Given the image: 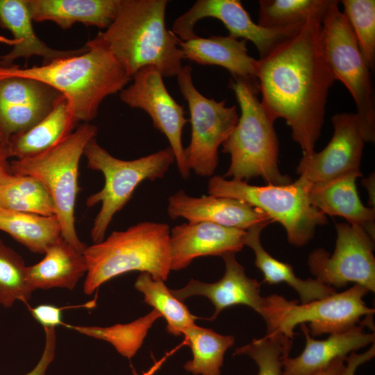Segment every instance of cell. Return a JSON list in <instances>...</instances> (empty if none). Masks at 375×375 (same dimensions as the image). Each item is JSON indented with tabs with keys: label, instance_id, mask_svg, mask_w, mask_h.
<instances>
[{
	"label": "cell",
	"instance_id": "cell-39",
	"mask_svg": "<svg viewBox=\"0 0 375 375\" xmlns=\"http://www.w3.org/2000/svg\"><path fill=\"white\" fill-rule=\"evenodd\" d=\"M375 355V346L362 353L352 352L345 358V368L343 375H355L357 368L362 364L370 360Z\"/></svg>",
	"mask_w": 375,
	"mask_h": 375
},
{
	"label": "cell",
	"instance_id": "cell-31",
	"mask_svg": "<svg viewBox=\"0 0 375 375\" xmlns=\"http://www.w3.org/2000/svg\"><path fill=\"white\" fill-rule=\"evenodd\" d=\"M160 317V314L153 309L147 315L128 324L106 327L73 326L65 323L63 326L81 334L106 341L122 356L131 358L142 346L149 329Z\"/></svg>",
	"mask_w": 375,
	"mask_h": 375
},
{
	"label": "cell",
	"instance_id": "cell-5",
	"mask_svg": "<svg viewBox=\"0 0 375 375\" xmlns=\"http://www.w3.org/2000/svg\"><path fill=\"white\" fill-rule=\"evenodd\" d=\"M169 233L167 224L142 222L87 247L84 293L90 295L106 281L133 271L166 281L171 272Z\"/></svg>",
	"mask_w": 375,
	"mask_h": 375
},
{
	"label": "cell",
	"instance_id": "cell-4",
	"mask_svg": "<svg viewBox=\"0 0 375 375\" xmlns=\"http://www.w3.org/2000/svg\"><path fill=\"white\" fill-rule=\"evenodd\" d=\"M240 108L238 124L222 144V151L231 156V164L224 178L246 181L261 177L270 185L292 182L278 168V141L274 122L267 116L258 98V81L230 80Z\"/></svg>",
	"mask_w": 375,
	"mask_h": 375
},
{
	"label": "cell",
	"instance_id": "cell-26",
	"mask_svg": "<svg viewBox=\"0 0 375 375\" xmlns=\"http://www.w3.org/2000/svg\"><path fill=\"white\" fill-rule=\"evenodd\" d=\"M77 124L67 100L61 94L42 120L30 129L9 138L10 156L21 159L44 151L70 134Z\"/></svg>",
	"mask_w": 375,
	"mask_h": 375
},
{
	"label": "cell",
	"instance_id": "cell-41",
	"mask_svg": "<svg viewBox=\"0 0 375 375\" xmlns=\"http://www.w3.org/2000/svg\"><path fill=\"white\" fill-rule=\"evenodd\" d=\"M345 358H336L328 367L314 375H343L345 368Z\"/></svg>",
	"mask_w": 375,
	"mask_h": 375
},
{
	"label": "cell",
	"instance_id": "cell-38",
	"mask_svg": "<svg viewBox=\"0 0 375 375\" xmlns=\"http://www.w3.org/2000/svg\"><path fill=\"white\" fill-rule=\"evenodd\" d=\"M45 344L42 356L35 367L25 375H45L55 357L56 335L55 328H44Z\"/></svg>",
	"mask_w": 375,
	"mask_h": 375
},
{
	"label": "cell",
	"instance_id": "cell-32",
	"mask_svg": "<svg viewBox=\"0 0 375 375\" xmlns=\"http://www.w3.org/2000/svg\"><path fill=\"white\" fill-rule=\"evenodd\" d=\"M332 0H260L258 24L282 28L302 24L313 17H323Z\"/></svg>",
	"mask_w": 375,
	"mask_h": 375
},
{
	"label": "cell",
	"instance_id": "cell-43",
	"mask_svg": "<svg viewBox=\"0 0 375 375\" xmlns=\"http://www.w3.org/2000/svg\"><path fill=\"white\" fill-rule=\"evenodd\" d=\"M176 351V349L170 351L169 353H167L164 357H162L160 360L156 362L153 365L147 372H144L142 375H153L156 371L158 370V369L162 366V365L164 363V362L167 360V358L170 356V354H172ZM133 375H138L135 372H133Z\"/></svg>",
	"mask_w": 375,
	"mask_h": 375
},
{
	"label": "cell",
	"instance_id": "cell-45",
	"mask_svg": "<svg viewBox=\"0 0 375 375\" xmlns=\"http://www.w3.org/2000/svg\"><path fill=\"white\" fill-rule=\"evenodd\" d=\"M3 68V67L1 66V57H0V74H1V69ZM1 76V75H0Z\"/></svg>",
	"mask_w": 375,
	"mask_h": 375
},
{
	"label": "cell",
	"instance_id": "cell-16",
	"mask_svg": "<svg viewBox=\"0 0 375 375\" xmlns=\"http://www.w3.org/2000/svg\"><path fill=\"white\" fill-rule=\"evenodd\" d=\"M235 253L222 256L225 263V273L215 283H203L192 278L183 288L170 290L172 294L183 301L188 297L200 295L207 297L215 306L212 321L225 308L236 305L250 307L265 320L269 306V296L260 294V283L248 277L244 267L235 259Z\"/></svg>",
	"mask_w": 375,
	"mask_h": 375
},
{
	"label": "cell",
	"instance_id": "cell-30",
	"mask_svg": "<svg viewBox=\"0 0 375 375\" xmlns=\"http://www.w3.org/2000/svg\"><path fill=\"white\" fill-rule=\"evenodd\" d=\"M135 288L144 294V301L165 319L166 330L170 334L181 335L199 319L191 314L183 301L172 294L162 280L154 279L149 273L142 272L139 275Z\"/></svg>",
	"mask_w": 375,
	"mask_h": 375
},
{
	"label": "cell",
	"instance_id": "cell-11",
	"mask_svg": "<svg viewBox=\"0 0 375 375\" xmlns=\"http://www.w3.org/2000/svg\"><path fill=\"white\" fill-rule=\"evenodd\" d=\"M190 65L183 66L176 75L181 94L188 102L191 139L184 148L189 169L199 176L212 177L218 165V149L235 128L239 115L236 106H226L201 94L195 88Z\"/></svg>",
	"mask_w": 375,
	"mask_h": 375
},
{
	"label": "cell",
	"instance_id": "cell-20",
	"mask_svg": "<svg viewBox=\"0 0 375 375\" xmlns=\"http://www.w3.org/2000/svg\"><path fill=\"white\" fill-rule=\"evenodd\" d=\"M358 177L349 174L310 184L309 201L324 215L342 217L349 224L362 228L374 240L375 209L361 202L356 185Z\"/></svg>",
	"mask_w": 375,
	"mask_h": 375
},
{
	"label": "cell",
	"instance_id": "cell-1",
	"mask_svg": "<svg viewBox=\"0 0 375 375\" xmlns=\"http://www.w3.org/2000/svg\"><path fill=\"white\" fill-rule=\"evenodd\" d=\"M322 18L308 19L297 33L256 61L263 109L272 122L286 121L303 155L315 151L335 81L322 47Z\"/></svg>",
	"mask_w": 375,
	"mask_h": 375
},
{
	"label": "cell",
	"instance_id": "cell-27",
	"mask_svg": "<svg viewBox=\"0 0 375 375\" xmlns=\"http://www.w3.org/2000/svg\"><path fill=\"white\" fill-rule=\"evenodd\" d=\"M0 230L37 253L44 254L61 238V226L56 215L44 216L1 208Z\"/></svg>",
	"mask_w": 375,
	"mask_h": 375
},
{
	"label": "cell",
	"instance_id": "cell-34",
	"mask_svg": "<svg viewBox=\"0 0 375 375\" xmlns=\"http://www.w3.org/2000/svg\"><path fill=\"white\" fill-rule=\"evenodd\" d=\"M343 14L369 69L375 63V1L342 0Z\"/></svg>",
	"mask_w": 375,
	"mask_h": 375
},
{
	"label": "cell",
	"instance_id": "cell-29",
	"mask_svg": "<svg viewBox=\"0 0 375 375\" xmlns=\"http://www.w3.org/2000/svg\"><path fill=\"white\" fill-rule=\"evenodd\" d=\"M0 208L10 210L56 215L51 195L37 178L11 174L0 185Z\"/></svg>",
	"mask_w": 375,
	"mask_h": 375
},
{
	"label": "cell",
	"instance_id": "cell-18",
	"mask_svg": "<svg viewBox=\"0 0 375 375\" xmlns=\"http://www.w3.org/2000/svg\"><path fill=\"white\" fill-rule=\"evenodd\" d=\"M167 213L172 219L182 217L188 222H210L244 231L273 222L264 212L240 200L210 194L194 197L183 190L169 197Z\"/></svg>",
	"mask_w": 375,
	"mask_h": 375
},
{
	"label": "cell",
	"instance_id": "cell-13",
	"mask_svg": "<svg viewBox=\"0 0 375 375\" xmlns=\"http://www.w3.org/2000/svg\"><path fill=\"white\" fill-rule=\"evenodd\" d=\"M132 78L133 83L120 92L121 101L149 115L153 126L167 138L181 176L188 178L190 170L184 154L182 134L189 119L184 116L183 106L170 95L162 75L154 67L142 68Z\"/></svg>",
	"mask_w": 375,
	"mask_h": 375
},
{
	"label": "cell",
	"instance_id": "cell-36",
	"mask_svg": "<svg viewBox=\"0 0 375 375\" xmlns=\"http://www.w3.org/2000/svg\"><path fill=\"white\" fill-rule=\"evenodd\" d=\"M60 95L35 79L20 76L0 78V108L56 101Z\"/></svg>",
	"mask_w": 375,
	"mask_h": 375
},
{
	"label": "cell",
	"instance_id": "cell-24",
	"mask_svg": "<svg viewBox=\"0 0 375 375\" xmlns=\"http://www.w3.org/2000/svg\"><path fill=\"white\" fill-rule=\"evenodd\" d=\"M38 263L28 266V278L33 290L53 288L73 290L88 271L83 252L62 237L51 245Z\"/></svg>",
	"mask_w": 375,
	"mask_h": 375
},
{
	"label": "cell",
	"instance_id": "cell-22",
	"mask_svg": "<svg viewBox=\"0 0 375 375\" xmlns=\"http://www.w3.org/2000/svg\"><path fill=\"white\" fill-rule=\"evenodd\" d=\"M26 0H0V26L10 31L13 36V47L1 56V65L7 68L14 65L19 58L28 59L41 56L44 64L83 53L87 47L76 50L60 51L48 47L36 35Z\"/></svg>",
	"mask_w": 375,
	"mask_h": 375
},
{
	"label": "cell",
	"instance_id": "cell-35",
	"mask_svg": "<svg viewBox=\"0 0 375 375\" xmlns=\"http://www.w3.org/2000/svg\"><path fill=\"white\" fill-rule=\"evenodd\" d=\"M292 340L281 333L253 339L251 342L237 348L233 355H247L258 367L257 375H282L283 358L289 356Z\"/></svg>",
	"mask_w": 375,
	"mask_h": 375
},
{
	"label": "cell",
	"instance_id": "cell-7",
	"mask_svg": "<svg viewBox=\"0 0 375 375\" xmlns=\"http://www.w3.org/2000/svg\"><path fill=\"white\" fill-rule=\"evenodd\" d=\"M83 155L88 167L101 172L104 176L102 189L86 200L88 207L101 203L90 232L94 243L104 240L113 217L131 200L137 187L145 180L153 181L162 178L175 162L169 147L135 160H122L101 147L96 138L88 143Z\"/></svg>",
	"mask_w": 375,
	"mask_h": 375
},
{
	"label": "cell",
	"instance_id": "cell-12",
	"mask_svg": "<svg viewBox=\"0 0 375 375\" xmlns=\"http://www.w3.org/2000/svg\"><path fill=\"white\" fill-rule=\"evenodd\" d=\"M336 231L332 255L323 248L309 255L310 272L315 279L334 288L353 283L374 292V240L362 228L349 223L338 224Z\"/></svg>",
	"mask_w": 375,
	"mask_h": 375
},
{
	"label": "cell",
	"instance_id": "cell-2",
	"mask_svg": "<svg viewBox=\"0 0 375 375\" xmlns=\"http://www.w3.org/2000/svg\"><path fill=\"white\" fill-rule=\"evenodd\" d=\"M167 0H119L116 15L94 38L132 77L153 66L162 77L176 76L183 67L178 38L165 24Z\"/></svg>",
	"mask_w": 375,
	"mask_h": 375
},
{
	"label": "cell",
	"instance_id": "cell-44",
	"mask_svg": "<svg viewBox=\"0 0 375 375\" xmlns=\"http://www.w3.org/2000/svg\"><path fill=\"white\" fill-rule=\"evenodd\" d=\"M3 78V76H0V78ZM9 144V139L6 137V135L3 133L2 130L0 128V145H4V144Z\"/></svg>",
	"mask_w": 375,
	"mask_h": 375
},
{
	"label": "cell",
	"instance_id": "cell-15",
	"mask_svg": "<svg viewBox=\"0 0 375 375\" xmlns=\"http://www.w3.org/2000/svg\"><path fill=\"white\" fill-rule=\"evenodd\" d=\"M333 134L319 152L304 154L297 168L299 177L310 184L340 176H362L360 162L365 135L356 113H338L331 117Z\"/></svg>",
	"mask_w": 375,
	"mask_h": 375
},
{
	"label": "cell",
	"instance_id": "cell-19",
	"mask_svg": "<svg viewBox=\"0 0 375 375\" xmlns=\"http://www.w3.org/2000/svg\"><path fill=\"white\" fill-rule=\"evenodd\" d=\"M363 328V324H359L318 340L311 336L306 324H300V329L305 335V348L295 358H283L282 375H314L336 358H346L351 353L374 343V333H365Z\"/></svg>",
	"mask_w": 375,
	"mask_h": 375
},
{
	"label": "cell",
	"instance_id": "cell-17",
	"mask_svg": "<svg viewBox=\"0 0 375 375\" xmlns=\"http://www.w3.org/2000/svg\"><path fill=\"white\" fill-rule=\"evenodd\" d=\"M246 231L201 222L175 226L169 233L171 271L183 269L198 257L235 253L244 246Z\"/></svg>",
	"mask_w": 375,
	"mask_h": 375
},
{
	"label": "cell",
	"instance_id": "cell-28",
	"mask_svg": "<svg viewBox=\"0 0 375 375\" xmlns=\"http://www.w3.org/2000/svg\"><path fill=\"white\" fill-rule=\"evenodd\" d=\"M182 334L185 336L183 342L190 347L193 356L184 365L185 370L195 375H221L224 353L233 345L234 338L195 324Z\"/></svg>",
	"mask_w": 375,
	"mask_h": 375
},
{
	"label": "cell",
	"instance_id": "cell-8",
	"mask_svg": "<svg viewBox=\"0 0 375 375\" xmlns=\"http://www.w3.org/2000/svg\"><path fill=\"white\" fill-rule=\"evenodd\" d=\"M310 185L301 177L286 185L258 186L213 176L208 181V192L238 199L262 210L284 227L291 244L301 247L312 238L318 226L327 224L325 215L309 201Z\"/></svg>",
	"mask_w": 375,
	"mask_h": 375
},
{
	"label": "cell",
	"instance_id": "cell-33",
	"mask_svg": "<svg viewBox=\"0 0 375 375\" xmlns=\"http://www.w3.org/2000/svg\"><path fill=\"white\" fill-rule=\"evenodd\" d=\"M33 291L23 258L0 240V304L5 308L16 301L27 304Z\"/></svg>",
	"mask_w": 375,
	"mask_h": 375
},
{
	"label": "cell",
	"instance_id": "cell-37",
	"mask_svg": "<svg viewBox=\"0 0 375 375\" xmlns=\"http://www.w3.org/2000/svg\"><path fill=\"white\" fill-rule=\"evenodd\" d=\"M96 300L76 306L57 307L51 304H40L34 308H28L32 316L44 328H55L63 325L62 322V311L65 309L73 308H92Z\"/></svg>",
	"mask_w": 375,
	"mask_h": 375
},
{
	"label": "cell",
	"instance_id": "cell-9",
	"mask_svg": "<svg viewBox=\"0 0 375 375\" xmlns=\"http://www.w3.org/2000/svg\"><path fill=\"white\" fill-rule=\"evenodd\" d=\"M368 292L365 288L354 284L342 292L301 304L274 294L266 335L281 333L293 340L294 328L306 323L311 336L340 333L359 324L372 329L373 318L368 317H373L374 309L363 301Z\"/></svg>",
	"mask_w": 375,
	"mask_h": 375
},
{
	"label": "cell",
	"instance_id": "cell-23",
	"mask_svg": "<svg viewBox=\"0 0 375 375\" xmlns=\"http://www.w3.org/2000/svg\"><path fill=\"white\" fill-rule=\"evenodd\" d=\"M33 22L50 21L62 29L75 23L106 29L113 21L119 0H26Z\"/></svg>",
	"mask_w": 375,
	"mask_h": 375
},
{
	"label": "cell",
	"instance_id": "cell-40",
	"mask_svg": "<svg viewBox=\"0 0 375 375\" xmlns=\"http://www.w3.org/2000/svg\"><path fill=\"white\" fill-rule=\"evenodd\" d=\"M10 157L9 144L0 145V185L12 174L10 162H8Z\"/></svg>",
	"mask_w": 375,
	"mask_h": 375
},
{
	"label": "cell",
	"instance_id": "cell-3",
	"mask_svg": "<svg viewBox=\"0 0 375 375\" xmlns=\"http://www.w3.org/2000/svg\"><path fill=\"white\" fill-rule=\"evenodd\" d=\"M81 53L62 58L42 66L6 68L4 76H20L40 81L67 100L70 112L78 123L94 119L101 103L121 92L131 79L112 54L94 39Z\"/></svg>",
	"mask_w": 375,
	"mask_h": 375
},
{
	"label": "cell",
	"instance_id": "cell-42",
	"mask_svg": "<svg viewBox=\"0 0 375 375\" xmlns=\"http://www.w3.org/2000/svg\"><path fill=\"white\" fill-rule=\"evenodd\" d=\"M374 174L362 181V184L367 189L369 195V204L374 208Z\"/></svg>",
	"mask_w": 375,
	"mask_h": 375
},
{
	"label": "cell",
	"instance_id": "cell-6",
	"mask_svg": "<svg viewBox=\"0 0 375 375\" xmlns=\"http://www.w3.org/2000/svg\"><path fill=\"white\" fill-rule=\"evenodd\" d=\"M97 131V126L83 123L47 150L10 162L12 174L33 176L48 190L60 224L61 237L82 252L87 246L78 237L74 217L78 167L86 145Z\"/></svg>",
	"mask_w": 375,
	"mask_h": 375
},
{
	"label": "cell",
	"instance_id": "cell-10",
	"mask_svg": "<svg viewBox=\"0 0 375 375\" xmlns=\"http://www.w3.org/2000/svg\"><path fill=\"white\" fill-rule=\"evenodd\" d=\"M338 5L332 0L322 20L324 55L335 81H340L353 99L367 142H374L375 101L369 68Z\"/></svg>",
	"mask_w": 375,
	"mask_h": 375
},
{
	"label": "cell",
	"instance_id": "cell-21",
	"mask_svg": "<svg viewBox=\"0 0 375 375\" xmlns=\"http://www.w3.org/2000/svg\"><path fill=\"white\" fill-rule=\"evenodd\" d=\"M177 44L183 59L202 65H217L228 70L233 78L258 81L256 61L248 53L247 40L230 35L196 36L186 41L178 38Z\"/></svg>",
	"mask_w": 375,
	"mask_h": 375
},
{
	"label": "cell",
	"instance_id": "cell-25",
	"mask_svg": "<svg viewBox=\"0 0 375 375\" xmlns=\"http://www.w3.org/2000/svg\"><path fill=\"white\" fill-rule=\"evenodd\" d=\"M269 223L255 225L246 231L244 245L251 247L255 254V265L262 273L264 282L269 284L285 283L299 294L301 303L325 298L335 289L315 278L303 280L296 276L292 265L272 257L262 247L260 234Z\"/></svg>",
	"mask_w": 375,
	"mask_h": 375
},
{
	"label": "cell",
	"instance_id": "cell-14",
	"mask_svg": "<svg viewBox=\"0 0 375 375\" xmlns=\"http://www.w3.org/2000/svg\"><path fill=\"white\" fill-rule=\"evenodd\" d=\"M206 17L219 19L229 35L249 40L256 47L260 58L269 54L278 44L297 33L303 24L282 28H265L256 24L239 0H197L174 22L172 31L182 41L197 36L194 26Z\"/></svg>",
	"mask_w": 375,
	"mask_h": 375
}]
</instances>
